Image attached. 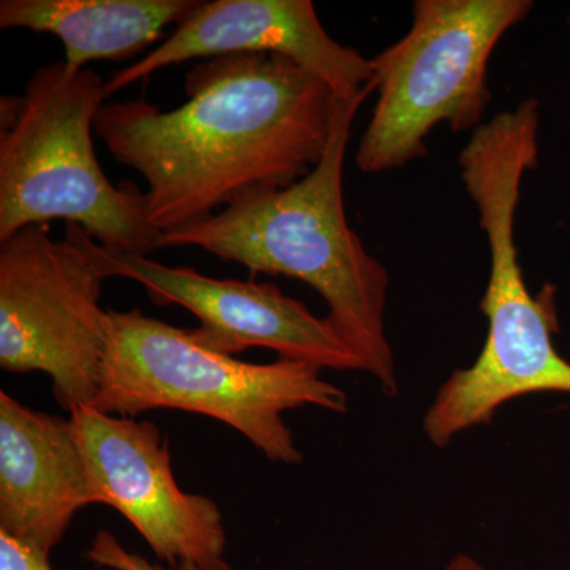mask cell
Wrapping results in <instances>:
<instances>
[{
    "label": "cell",
    "instance_id": "obj_1",
    "mask_svg": "<svg viewBox=\"0 0 570 570\" xmlns=\"http://www.w3.org/2000/svg\"><path fill=\"white\" fill-rule=\"evenodd\" d=\"M186 104L145 97L104 104L94 134L145 178L146 216L165 232L294 186L324 157L337 102L332 86L273 52L200 61Z\"/></svg>",
    "mask_w": 570,
    "mask_h": 570
},
{
    "label": "cell",
    "instance_id": "obj_2",
    "mask_svg": "<svg viewBox=\"0 0 570 570\" xmlns=\"http://www.w3.org/2000/svg\"><path fill=\"white\" fill-rule=\"evenodd\" d=\"M376 86L337 97L324 157L305 178L202 223L160 235L164 247H200L253 273L288 276L316 288L330 324L360 356L387 395L397 392L385 332L390 275L348 225L343 175L352 124Z\"/></svg>",
    "mask_w": 570,
    "mask_h": 570
},
{
    "label": "cell",
    "instance_id": "obj_3",
    "mask_svg": "<svg viewBox=\"0 0 570 570\" xmlns=\"http://www.w3.org/2000/svg\"><path fill=\"white\" fill-rule=\"evenodd\" d=\"M322 370L294 360L247 363L204 346L194 330L108 309V344L91 406L116 417L178 409L239 431L269 461L299 464L302 452L283 414L314 406L344 414L346 393Z\"/></svg>",
    "mask_w": 570,
    "mask_h": 570
},
{
    "label": "cell",
    "instance_id": "obj_4",
    "mask_svg": "<svg viewBox=\"0 0 570 570\" xmlns=\"http://www.w3.org/2000/svg\"><path fill=\"white\" fill-rule=\"evenodd\" d=\"M105 100L100 75L63 61L33 71L24 92L0 97V242L62 219L115 253L159 249L145 193L115 186L97 160L94 122Z\"/></svg>",
    "mask_w": 570,
    "mask_h": 570
},
{
    "label": "cell",
    "instance_id": "obj_5",
    "mask_svg": "<svg viewBox=\"0 0 570 570\" xmlns=\"http://www.w3.org/2000/svg\"><path fill=\"white\" fill-rule=\"evenodd\" d=\"M531 9L530 0H415L406 36L370 59L379 97L356 149L358 170L384 174L422 159L439 124L453 132L482 126L491 55Z\"/></svg>",
    "mask_w": 570,
    "mask_h": 570
},
{
    "label": "cell",
    "instance_id": "obj_6",
    "mask_svg": "<svg viewBox=\"0 0 570 570\" xmlns=\"http://www.w3.org/2000/svg\"><path fill=\"white\" fill-rule=\"evenodd\" d=\"M110 279L91 250V236L66 224V238L31 225L0 242V367L41 371L56 403L70 412L91 406L108 344Z\"/></svg>",
    "mask_w": 570,
    "mask_h": 570
},
{
    "label": "cell",
    "instance_id": "obj_7",
    "mask_svg": "<svg viewBox=\"0 0 570 570\" xmlns=\"http://www.w3.org/2000/svg\"><path fill=\"white\" fill-rule=\"evenodd\" d=\"M69 419L94 504L118 510L164 564L224 560L223 512L213 499L179 489L170 450L156 423L116 417L92 406L73 409Z\"/></svg>",
    "mask_w": 570,
    "mask_h": 570
},
{
    "label": "cell",
    "instance_id": "obj_8",
    "mask_svg": "<svg viewBox=\"0 0 570 570\" xmlns=\"http://www.w3.org/2000/svg\"><path fill=\"white\" fill-rule=\"evenodd\" d=\"M91 250L108 277H126L145 288L154 305L183 306L200 321L194 330L204 346L220 354L250 347L318 370L365 371L343 336L275 284L216 279L187 266H167L146 255L115 253L91 238Z\"/></svg>",
    "mask_w": 570,
    "mask_h": 570
},
{
    "label": "cell",
    "instance_id": "obj_9",
    "mask_svg": "<svg viewBox=\"0 0 570 570\" xmlns=\"http://www.w3.org/2000/svg\"><path fill=\"white\" fill-rule=\"evenodd\" d=\"M480 309L489 321L474 365L455 371L426 411L423 430L438 448L489 423L502 404L531 393H570V363L554 348L553 318L528 292L519 254L491 257Z\"/></svg>",
    "mask_w": 570,
    "mask_h": 570
},
{
    "label": "cell",
    "instance_id": "obj_10",
    "mask_svg": "<svg viewBox=\"0 0 570 570\" xmlns=\"http://www.w3.org/2000/svg\"><path fill=\"white\" fill-rule=\"evenodd\" d=\"M243 52L292 59L332 86L337 97L356 96L374 85L370 59L333 40L311 0H198L164 43L105 81V96L168 66Z\"/></svg>",
    "mask_w": 570,
    "mask_h": 570
},
{
    "label": "cell",
    "instance_id": "obj_11",
    "mask_svg": "<svg viewBox=\"0 0 570 570\" xmlns=\"http://www.w3.org/2000/svg\"><path fill=\"white\" fill-rule=\"evenodd\" d=\"M94 504L70 419L0 392V530L50 554Z\"/></svg>",
    "mask_w": 570,
    "mask_h": 570
},
{
    "label": "cell",
    "instance_id": "obj_12",
    "mask_svg": "<svg viewBox=\"0 0 570 570\" xmlns=\"http://www.w3.org/2000/svg\"><path fill=\"white\" fill-rule=\"evenodd\" d=\"M198 0H2L0 28L51 33L62 41L67 69L126 61L163 39Z\"/></svg>",
    "mask_w": 570,
    "mask_h": 570
},
{
    "label": "cell",
    "instance_id": "obj_13",
    "mask_svg": "<svg viewBox=\"0 0 570 570\" xmlns=\"http://www.w3.org/2000/svg\"><path fill=\"white\" fill-rule=\"evenodd\" d=\"M86 558L97 568L111 570H235L223 560L209 566L181 562L178 566H167L163 562H151L141 554L127 550L110 531H99L91 547L86 551Z\"/></svg>",
    "mask_w": 570,
    "mask_h": 570
},
{
    "label": "cell",
    "instance_id": "obj_14",
    "mask_svg": "<svg viewBox=\"0 0 570 570\" xmlns=\"http://www.w3.org/2000/svg\"><path fill=\"white\" fill-rule=\"evenodd\" d=\"M0 570H55L50 554L0 530Z\"/></svg>",
    "mask_w": 570,
    "mask_h": 570
},
{
    "label": "cell",
    "instance_id": "obj_15",
    "mask_svg": "<svg viewBox=\"0 0 570 570\" xmlns=\"http://www.w3.org/2000/svg\"><path fill=\"white\" fill-rule=\"evenodd\" d=\"M445 570H485L482 566L479 564L474 558L468 557V554H459V557L453 558L452 562L448 566Z\"/></svg>",
    "mask_w": 570,
    "mask_h": 570
},
{
    "label": "cell",
    "instance_id": "obj_16",
    "mask_svg": "<svg viewBox=\"0 0 570 570\" xmlns=\"http://www.w3.org/2000/svg\"><path fill=\"white\" fill-rule=\"evenodd\" d=\"M569 22H570V17H569Z\"/></svg>",
    "mask_w": 570,
    "mask_h": 570
}]
</instances>
